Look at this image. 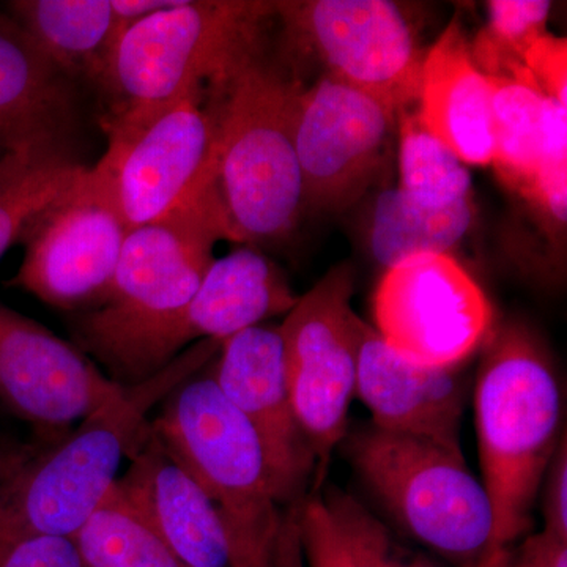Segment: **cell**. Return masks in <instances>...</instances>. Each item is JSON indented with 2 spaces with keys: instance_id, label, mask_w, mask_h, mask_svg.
<instances>
[{
  "instance_id": "30",
  "label": "cell",
  "mask_w": 567,
  "mask_h": 567,
  "mask_svg": "<svg viewBox=\"0 0 567 567\" xmlns=\"http://www.w3.org/2000/svg\"><path fill=\"white\" fill-rule=\"evenodd\" d=\"M336 502L347 528L360 548L368 567H436L420 555H410L388 535L385 525L377 520L363 505L350 495L334 491Z\"/></svg>"
},
{
  "instance_id": "2",
  "label": "cell",
  "mask_w": 567,
  "mask_h": 567,
  "mask_svg": "<svg viewBox=\"0 0 567 567\" xmlns=\"http://www.w3.org/2000/svg\"><path fill=\"white\" fill-rule=\"evenodd\" d=\"M301 85L254 59L215 100V140L196 192L223 237L254 245L292 233L305 212L295 148Z\"/></svg>"
},
{
  "instance_id": "10",
  "label": "cell",
  "mask_w": 567,
  "mask_h": 567,
  "mask_svg": "<svg viewBox=\"0 0 567 567\" xmlns=\"http://www.w3.org/2000/svg\"><path fill=\"white\" fill-rule=\"evenodd\" d=\"M372 306L383 341L429 368H461L486 344L494 327L486 292L451 252L388 268Z\"/></svg>"
},
{
  "instance_id": "3",
  "label": "cell",
  "mask_w": 567,
  "mask_h": 567,
  "mask_svg": "<svg viewBox=\"0 0 567 567\" xmlns=\"http://www.w3.org/2000/svg\"><path fill=\"white\" fill-rule=\"evenodd\" d=\"M276 2L183 0L123 29L100 87L110 144L132 136L188 93L219 95L262 48Z\"/></svg>"
},
{
  "instance_id": "14",
  "label": "cell",
  "mask_w": 567,
  "mask_h": 567,
  "mask_svg": "<svg viewBox=\"0 0 567 567\" xmlns=\"http://www.w3.org/2000/svg\"><path fill=\"white\" fill-rule=\"evenodd\" d=\"M123 390L80 347L0 303V404L51 443Z\"/></svg>"
},
{
  "instance_id": "22",
  "label": "cell",
  "mask_w": 567,
  "mask_h": 567,
  "mask_svg": "<svg viewBox=\"0 0 567 567\" xmlns=\"http://www.w3.org/2000/svg\"><path fill=\"white\" fill-rule=\"evenodd\" d=\"M473 197L443 210L409 203L398 188L385 189L374 205L369 249L385 270L429 254H447L475 219Z\"/></svg>"
},
{
  "instance_id": "9",
  "label": "cell",
  "mask_w": 567,
  "mask_h": 567,
  "mask_svg": "<svg viewBox=\"0 0 567 567\" xmlns=\"http://www.w3.org/2000/svg\"><path fill=\"white\" fill-rule=\"evenodd\" d=\"M287 37L324 74L368 93L395 115L417 102L425 52L401 3L390 0L276 2Z\"/></svg>"
},
{
  "instance_id": "34",
  "label": "cell",
  "mask_w": 567,
  "mask_h": 567,
  "mask_svg": "<svg viewBox=\"0 0 567 567\" xmlns=\"http://www.w3.org/2000/svg\"><path fill=\"white\" fill-rule=\"evenodd\" d=\"M506 567H567V540L544 529L525 536L516 550L509 548Z\"/></svg>"
},
{
  "instance_id": "16",
  "label": "cell",
  "mask_w": 567,
  "mask_h": 567,
  "mask_svg": "<svg viewBox=\"0 0 567 567\" xmlns=\"http://www.w3.org/2000/svg\"><path fill=\"white\" fill-rule=\"evenodd\" d=\"M210 371L256 432L279 506L300 505L311 494L316 457L295 416L279 324H257L223 341Z\"/></svg>"
},
{
  "instance_id": "31",
  "label": "cell",
  "mask_w": 567,
  "mask_h": 567,
  "mask_svg": "<svg viewBox=\"0 0 567 567\" xmlns=\"http://www.w3.org/2000/svg\"><path fill=\"white\" fill-rule=\"evenodd\" d=\"M0 567H84L73 540L54 536H0Z\"/></svg>"
},
{
  "instance_id": "12",
  "label": "cell",
  "mask_w": 567,
  "mask_h": 567,
  "mask_svg": "<svg viewBox=\"0 0 567 567\" xmlns=\"http://www.w3.org/2000/svg\"><path fill=\"white\" fill-rule=\"evenodd\" d=\"M395 123L385 104L328 74L301 89L295 148L305 210L342 212L357 204L382 173Z\"/></svg>"
},
{
  "instance_id": "35",
  "label": "cell",
  "mask_w": 567,
  "mask_h": 567,
  "mask_svg": "<svg viewBox=\"0 0 567 567\" xmlns=\"http://www.w3.org/2000/svg\"><path fill=\"white\" fill-rule=\"evenodd\" d=\"M183 0H111L112 11L117 21L118 33L134 22L153 17L159 11L174 9L181 6Z\"/></svg>"
},
{
  "instance_id": "6",
  "label": "cell",
  "mask_w": 567,
  "mask_h": 567,
  "mask_svg": "<svg viewBox=\"0 0 567 567\" xmlns=\"http://www.w3.org/2000/svg\"><path fill=\"white\" fill-rule=\"evenodd\" d=\"M344 440L358 476L417 543L456 567L496 551L491 499L462 451L372 424Z\"/></svg>"
},
{
  "instance_id": "15",
  "label": "cell",
  "mask_w": 567,
  "mask_h": 567,
  "mask_svg": "<svg viewBox=\"0 0 567 567\" xmlns=\"http://www.w3.org/2000/svg\"><path fill=\"white\" fill-rule=\"evenodd\" d=\"M298 298L262 252L248 246L235 249L213 260L188 305L148 336L112 380L122 386L137 385L166 368L183 347L205 339L223 342L265 320L287 316Z\"/></svg>"
},
{
  "instance_id": "28",
  "label": "cell",
  "mask_w": 567,
  "mask_h": 567,
  "mask_svg": "<svg viewBox=\"0 0 567 567\" xmlns=\"http://www.w3.org/2000/svg\"><path fill=\"white\" fill-rule=\"evenodd\" d=\"M298 532L306 567H368L339 511L334 488L306 496L298 506Z\"/></svg>"
},
{
  "instance_id": "20",
  "label": "cell",
  "mask_w": 567,
  "mask_h": 567,
  "mask_svg": "<svg viewBox=\"0 0 567 567\" xmlns=\"http://www.w3.org/2000/svg\"><path fill=\"white\" fill-rule=\"evenodd\" d=\"M417 121L461 162L494 163L491 85L470 54L457 20L425 52Z\"/></svg>"
},
{
  "instance_id": "39",
  "label": "cell",
  "mask_w": 567,
  "mask_h": 567,
  "mask_svg": "<svg viewBox=\"0 0 567 567\" xmlns=\"http://www.w3.org/2000/svg\"><path fill=\"white\" fill-rule=\"evenodd\" d=\"M507 555H509V548H502L496 550L494 554L488 555L480 567H506Z\"/></svg>"
},
{
  "instance_id": "4",
  "label": "cell",
  "mask_w": 567,
  "mask_h": 567,
  "mask_svg": "<svg viewBox=\"0 0 567 567\" xmlns=\"http://www.w3.org/2000/svg\"><path fill=\"white\" fill-rule=\"evenodd\" d=\"M481 483L494 514V548L527 536L544 476L561 442L563 398L544 347L524 324L491 333L475 395Z\"/></svg>"
},
{
  "instance_id": "32",
  "label": "cell",
  "mask_w": 567,
  "mask_h": 567,
  "mask_svg": "<svg viewBox=\"0 0 567 567\" xmlns=\"http://www.w3.org/2000/svg\"><path fill=\"white\" fill-rule=\"evenodd\" d=\"M525 66L548 99L567 106V41L544 33L528 48Z\"/></svg>"
},
{
  "instance_id": "26",
  "label": "cell",
  "mask_w": 567,
  "mask_h": 567,
  "mask_svg": "<svg viewBox=\"0 0 567 567\" xmlns=\"http://www.w3.org/2000/svg\"><path fill=\"white\" fill-rule=\"evenodd\" d=\"M487 9L488 22L470 47L477 70L488 78L529 80L533 74L525 66V52L547 33L551 2L492 0Z\"/></svg>"
},
{
  "instance_id": "33",
  "label": "cell",
  "mask_w": 567,
  "mask_h": 567,
  "mask_svg": "<svg viewBox=\"0 0 567 567\" xmlns=\"http://www.w3.org/2000/svg\"><path fill=\"white\" fill-rule=\"evenodd\" d=\"M567 440L561 442L551 457L543 486L544 532L567 540Z\"/></svg>"
},
{
  "instance_id": "24",
  "label": "cell",
  "mask_w": 567,
  "mask_h": 567,
  "mask_svg": "<svg viewBox=\"0 0 567 567\" xmlns=\"http://www.w3.org/2000/svg\"><path fill=\"white\" fill-rule=\"evenodd\" d=\"M71 540L84 567H188L114 488Z\"/></svg>"
},
{
  "instance_id": "7",
  "label": "cell",
  "mask_w": 567,
  "mask_h": 567,
  "mask_svg": "<svg viewBox=\"0 0 567 567\" xmlns=\"http://www.w3.org/2000/svg\"><path fill=\"white\" fill-rule=\"evenodd\" d=\"M218 240H224L221 230L194 199L159 221L130 230L106 300L74 322L82 350L107 369L110 379L188 305L215 260Z\"/></svg>"
},
{
  "instance_id": "13",
  "label": "cell",
  "mask_w": 567,
  "mask_h": 567,
  "mask_svg": "<svg viewBox=\"0 0 567 567\" xmlns=\"http://www.w3.org/2000/svg\"><path fill=\"white\" fill-rule=\"evenodd\" d=\"M215 95L197 91L164 107L92 167L126 229L166 218L203 181L215 140Z\"/></svg>"
},
{
  "instance_id": "38",
  "label": "cell",
  "mask_w": 567,
  "mask_h": 567,
  "mask_svg": "<svg viewBox=\"0 0 567 567\" xmlns=\"http://www.w3.org/2000/svg\"><path fill=\"white\" fill-rule=\"evenodd\" d=\"M20 443L10 442L9 439H6L2 434H0V470L3 468L11 458L17 456L18 451L21 450Z\"/></svg>"
},
{
  "instance_id": "21",
  "label": "cell",
  "mask_w": 567,
  "mask_h": 567,
  "mask_svg": "<svg viewBox=\"0 0 567 567\" xmlns=\"http://www.w3.org/2000/svg\"><path fill=\"white\" fill-rule=\"evenodd\" d=\"M7 10L71 80L102 84L117 41L111 0H13Z\"/></svg>"
},
{
  "instance_id": "36",
  "label": "cell",
  "mask_w": 567,
  "mask_h": 567,
  "mask_svg": "<svg viewBox=\"0 0 567 567\" xmlns=\"http://www.w3.org/2000/svg\"><path fill=\"white\" fill-rule=\"evenodd\" d=\"M275 567H306L301 551L298 517L295 513L284 516L278 544H276Z\"/></svg>"
},
{
  "instance_id": "5",
  "label": "cell",
  "mask_w": 567,
  "mask_h": 567,
  "mask_svg": "<svg viewBox=\"0 0 567 567\" xmlns=\"http://www.w3.org/2000/svg\"><path fill=\"white\" fill-rule=\"evenodd\" d=\"M151 425L218 511L233 567H275L284 509L256 432L224 398L210 364L167 395Z\"/></svg>"
},
{
  "instance_id": "17",
  "label": "cell",
  "mask_w": 567,
  "mask_h": 567,
  "mask_svg": "<svg viewBox=\"0 0 567 567\" xmlns=\"http://www.w3.org/2000/svg\"><path fill=\"white\" fill-rule=\"evenodd\" d=\"M461 368H429L405 360L363 322L354 395L368 406L375 427L462 451L468 385Z\"/></svg>"
},
{
  "instance_id": "27",
  "label": "cell",
  "mask_w": 567,
  "mask_h": 567,
  "mask_svg": "<svg viewBox=\"0 0 567 567\" xmlns=\"http://www.w3.org/2000/svg\"><path fill=\"white\" fill-rule=\"evenodd\" d=\"M87 167L71 156L35 159L0 183V259L20 241L25 227Z\"/></svg>"
},
{
  "instance_id": "25",
  "label": "cell",
  "mask_w": 567,
  "mask_h": 567,
  "mask_svg": "<svg viewBox=\"0 0 567 567\" xmlns=\"http://www.w3.org/2000/svg\"><path fill=\"white\" fill-rule=\"evenodd\" d=\"M399 121V192L409 203L443 210L473 197L472 174L442 142L431 136L409 111Z\"/></svg>"
},
{
  "instance_id": "11",
  "label": "cell",
  "mask_w": 567,
  "mask_h": 567,
  "mask_svg": "<svg viewBox=\"0 0 567 567\" xmlns=\"http://www.w3.org/2000/svg\"><path fill=\"white\" fill-rule=\"evenodd\" d=\"M126 229L92 169L39 213L21 235L24 259L10 286L74 311L106 300Z\"/></svg>"
},
{
  "instance_id": "19",
  "label": "cell",
  "mask_w": 567,
  "mask_h": 567,
  "mask_svg": "<svg viewBox=\"0 0 567 567\" xmlns=\"http://www.w3.org/2000/svg\"><path fill=\"white\" fill-rule=\"evenodd\" d=\"M73 80L0 13V141L44 155L70 156Z\"/></svg>"
},
{
  "instance_id": "37",
  "label": "cell",
  "mask_w": 567,
  "mask_h": 567,
  "mask_svg": "<svg viewBox=\"0 0 567 567\" xmlns=\"http://www.w3.org/2000/svg\"><path fill=\"white\" fill-rule=\"evenodd\" d=\"M50 156L59 155H44V153L22 151V148L13 147V145L0 141V183L17 174L18 171L28 166L29 163L35 162V159L50 158Z\"/></svg>"
},
{
  "instance_id": "1",
  "label": "cell",
  "mask_w": 567,
  "mask_h": 567,
  "mask_svg": "<svg viewBox=\"0 0 567 567\" xmlns=\"http://www.w3.org/2000/svg\"><path fill=\"white\" fill-rule=\"evenodd\" d=\"M221 342L205 339L166 368L123 390L76 429L51 443L24 446L0 475V536L73 539L151 432L148 413L210 364Z\"/></svg>"
},
{
  "instance_id": "23",
  "label": "cell",
  "mask_w": 567,
  "mask_h": 567,
  "mask_svg": "<svg viewBox=\"0 0 567 567\" xmlns=\"http://www.w3.org/2000/svg\"><path fill=\"white\" fill-rule=\"evenodd\" d=\"M494 117L495 158L499 177L527 194L535 182L543 145L547 96L535 80L488 78Z\"/></svg>"
},
{
  "instance_id": "29",
  "label": "cell",
  "mask_w": 567,
  "mask_h": 567,
  "mask_svg": "<svg viewBox=\"0 0 567 567\" xmlns=\"http://www.w3.org/2000/svg\"><path fill=\"white\" fill-rule=\"evenodd\" d=\"M546 218L548 227L565 233L567 218V106L546 99L539 167L525 194Z\"/></svg>"
},
{
  "instance_id": "8",
  "label": "cell",
  "mask_w": 567,
  "mask_h": 567,
  "mask_svg": "<svg viewBox=\"0 0 567 567\" xmlns=\"http://www.w3.org/2000/svg\"><path fill=\"white\" fill-rule=\"evenodd\" d=\"M350 265L331 268L279 324L298 424L316 457L311 494L322 492L336 447L349 434L363 319L354 315Z\"/></svg>"
},
{
  "instance_id": "18",
  "label": "cell",
  "mask_w": 567,
  "mask_h": 567,
  "mask_svg": "<svg viewBox=\"0 0 567 567\" xmlns=\"http://www.w3.org/2000/svg\"><path fill=\"white\" fill-rule=\"evenodd\" d=\"M152 421V420H151ZM114 488L188 567H233L218 511L203 487L167 456L152 425Z\"/></svg>"
}]
</instances>
